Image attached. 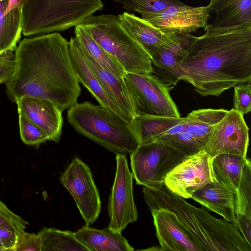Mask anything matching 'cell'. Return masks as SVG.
<instances>
[{"label":"cell","instance_id":"cell-1","mask_svg":"<svg viewBox=\"0 0 251 251\" xmlns=\"http://www.w3.org/2000/svg\"><path fill=\"white\" fill-rule=\"evenodd\" d=\"M5 84L13 102L23 96L47 99L62 112L77 102L81 93L68 42L57 32L20 42L15 50L13 73Z\"/></svg>","mask_w":251,"mask_h":251},{"label":"cell","instance_id":"cell-2","mask_svg":"<svg viewBox=\"0 0 251 251\" xmlns=\"http://www.w3.org/2000/svg\"><path fill=\"white\" fill-rule=\"evenodd\" d=\"M194 36L179 64L181 80L202 96L251 81V25Z\"/></svg>","mask_w":251,"mask_h":251},{"label":"cell","instance_id":"cell-3","mask_svg":"<svg viewBox=\"0 0 251 251\" xmlns=\"http://www.w3.org/2000/svg\"><path fill=\"white\" fill-rule=\"evenodd\" d=\"M145 201L150 210L173 212L188 234L202 251H251L237 227L225 219L211 215L205 207H197L160 183L144 186Z\"/></svg>","mask_w":251,"mask_h":251},{"label":"cell","instance_id":"cell-4","mask_svg":"<svg viewBox=\"0 0 251 251\" xmlns=\"http://www.w3.org/2000/svg\"><path fill=\"white\" fill-rule=\"evenodd\" d=\"M68 109V122L79 133L111 152L130 154L139 145L129 123L105 107L84 101Z\"/></svg>","mask_w":251,"mask_h":251},{"label":"cell","instance_id":"cell-5","mask_svg":"<svg viewBox=\"0 0 251 251\" xmlns=\"http://www.w3.org/2000/svg\"><path fill=\"white\" fill-rule=\"evenodd\" d=\"M103 6L101 0H25L22 33L27 36L62 31L82 24Z\"/></svg>","mask_w":251,"mask_h":251},{"label":"cell","instance_id":"cell-6","mask_svg":"<svg viewBox=\"0 0 251 251\" xmlns=\"http://www.w3.org/2000/svg\"><path fill=\"white\" fill-rule=\"evenodd\" d=\"M81 25L126 73L152 74L153 70L150 56L124 28L118 16L93 15Z\"/></svg>","mask_w":251,"mask_h":251},{"label":"cell","instance_id":"cell-7","mask_svg":"<svg viewBox=\"0 0 251 251\" xmlns=\"http://www.w3.org/2000/svg\"><path fill=\"white\" fill-rule=\"evenodd\" d=\"M227 111L211 108L193 110L174 127L171 133L160 134L153 142L167 145L186 156L193 155L203 149L214 126Z\"/></svg>","mask_w":251,"mask_h":251},{"label":"cell","instance_id":"cell-8","mask_svg":"<svg viewBox=\"0 0 251 251\" xmlns=\"http://www.w3.org/2000/svg\"><path fill=\"white\" fill-rule=\"evenodd\" d=\"M187 156L161 143L139 144L130 154L133 178L137 184L144 186L163 183L167 174Z\"/></svg>","mask_w":251,"mask_h":251},{"label":"cell","instance_id":"cell-9","mask_svg":"<svg viewBox=\"0 0 251 251\" xmlns=\"http://www.w3.org/2000/svg\"><path fill=\"white\" fill-rule=\"evenodd\" d=\"M123 78L136 116L180 117L170 89L153 75L126 73Z\"/></svg>","mask_w":251,"mask_h":251},{"label":"cell","instance_id":"cell-10","mask_svg":"<svg viewBox=\"0 0 251 251\" xmlns=\"http://www.w3.org/2000/svg\"><path fill=\"white\" fill-rule=\"evenodd\" d=\"M60 180L73 198L85 226L92 225L100 215L101 201L90 168L75 157Z\"/></svg>","mask_w":251,"mask_h":251},{"label":"cell","instance_id":"cell-11","mask_svg":"<svg viewBox=\"0 0 251 251\" xmlns=\"http://www.w3.org/2000/svg\"><path fill=\"white\" fill-rule=\"evenodd\" d=\"M116 171L109 198L108 227L121 232L130 223L137 221L138 214L133 191V176L126 155L116 154Z\"/></svg>","mask_w":251,"mask_h":251},{"label":"cell","instance_id":"cell-12","mask_svg":"<svg viewBox=\"0 0 251 251\" xmlns=\"http://www.w3.org/2000/svg\"><path fill=\"white\" fill-rule=\"evenodd\" d=\"M212 159L203 150L187 156L167 174L163 183L175 194L191 199L195 191L215 180Z\"/></svg>","mask_w":251,"mask_h":251},{"label":"cell","instance_id":"cell-13","mask_svg":"<svg viewBox=\"0 0 251 251\" xmlns=\"http://www.w3.org/2000/svg\"><path fill=\"white\" fill-rule=\"evenodd\" d=\"M249 130L244 115L232 108L214 126L202 150L212 158L223 153L246 157Z\"/></svg>","mask_w":251,"mask_h":251},{"label":"cell","instance_id":"cell-14","mask_svg":"<svg viewBox=\"0 0 251 251\" xmlns=\"http://www.w3.org/2000/svg\"><path fill=\"white\" fill-rule=\"evenodd\" d=\"M209 13L206 6L192 7L183 4L147 14L141 18L165 34H189L206 27Z\"/></svg>","mask_w":251,"mask_h":251},{"label":"cell","instance_id":"cell-15","mask_svg":"<svg viewBox=\"0 0 251 251\" xmlns=\"http://www.w3.org/2000/svg\"><path fill=\"white\" fill-rule=\"evenodd\" d=\"M193 36L191 34H164L161 46L151 56L152 75L170 90L181 80L179 64Z\"/></svg>","mask_w":251,"mask_h":251},{"label":"cell","instance_id":"cell-16","mask_svg":"<svg viewBox=\"0 0 251 251\" xmlns=\"http://www.w3.org/2000/svg\"><path fill=\"white\" fill-rule=\"evenodd\" d=\"M18 111H21L41 128L49 140L58 143L62 132V112L47 99L23 96L16 100Z\"/></svg>","mask_w":251,"mask_h":251},{"label":"cell","instance_id":"cell-17","mask_svg":"<svg viewBox=\"0 0 251 251\" xmlns=\"http://www.w3.org/2000/svg\"><path fill=\"white\" fill-rule=\"evenodd\" d=\"M151 211L162 251H202L180 225L173 212L164 209Z\"/></svg>","mask_w":251,"mask_h":251},{"label":"cell","instance_id":"cell-18","mask_svg":"<svg viewBox=\"0 0 251 251\" xmlns=\"http://www.w3.org/2000/svg\"><path fill=\"white\" fill-rule=\"evenodd\" d=\"M68 43L71 62L78 82L90 92L100 105L108 108L129 123L127 116L102 87L84 57L75 37H71Z\"/></svg>","mask_w":251,"mask_h":251},{"label":"cell","instance_id":"cell-19","mask_svg":"<svg viewBox=\"0 0 251 251\" xmlns=\"http://www.w3.org/2000/svg\"><path fill=\"white\" fill-rule=\"evenodd\" d=\"M208 11L216 18L205 29L223 30L251 25V0H210Z\"/></svg>","mask_w":251,"mask_h":251},{"label":"cell","instance_id":"cell-20","mask_svg":"<svg viewBox=\"0 0 251 251\" xmlns=\"http://www.w3.org/2000/svg\"><path fill=\"white\" fill-rule=\"evenodd\" d=\"M235 193L229 187L215 180L195 191L191 199L236 226Z\"/></svg>","mask_w":251,"mask_h":251},{"label":"cell","instance_id":"cell-21","mask_svg":"<svg viewBox=\"0 0 251 251\" xmlns=\"http://www.w3.org/2000/svg\"><path fill=\"white\" fill-rule=\"evenodd\" d=\"M79 47L87 63L100 81L102 87L117 103L127 116L130 123L131 120L136 116V114L124 78L116 76L101 67L86 53L80 46Z\"/></svg>","mask_w":251,"mask_h":251},{"label":"cell","instance_id":"cell-22","mask_svg":"<svg viewBox=\"0 0 251 251\" xmlns=\"http://www.w3.org/2000/svg\"><path fill=\"white\" fill-rule=\"evenodd\" d=\"M75 233L76 238L89 251H133L134 249L121 232L109 227L98 229L83 226Z\"/></svg>","mask_w":251,"mask_h":251},{"label":"cell","instance_id":"cell-23","mask_svg":"<svg viewBox=\"0 0 251 251\" xmlns=\"http://www.w3.org/2000/svg\"><path fill=\"white\" fill-rule=\"evenodd\" d=\"M118 16L124 28L139 43L151 58L161 46L164 33L134 14L125 12Z\"/></svg>","mask_w":251,"mask_h":251},{"label":"cell","instance_id":"cell-24","mask_svg":"<svg viewBox=\"0 0 251 251\" xmlns=\"http://www.w3.org/2000/svg\"><path fill=\"white\" fill-rule=\"evenodd\" d=\"M183 118L137 115L129 123L139 144L152 142L159 135L179 123Z\"/></svg>","mask_w":251,"mask_h":251},{"label":"cell","instance_id":"cell-25","mask_svg":"<svg viewBox=\"0 0 251 251\" xmlns=\"http://www.w3.org/2000/svg\"><path fill=\"white\" fill-rule=\"evenodd\" d=\"M250 160L247 157L228 153L216 156L212 161L215 180L236 192Z\"/></svg>","mask_w":251,"mask_h":251},{"label":"cell","instance_id":"cell-26","mask_svg":"<svg viewBox=\"0 0 251 251\" xmlns=\"http://www.w3.org/2000/svg\"><path fill=\"white\" fill-rule=\"evenodd\" d=\"M7 6L8 0H0V54L16 50L23 30L22 8Z\"/></svg>","mask_w":251,"mask_h":251},{"label":"cell","instance_id":"cell-27","mask_svg":"<svg viewBox=\"0 0 251 251\" xmlns=\"http://www.w3.org/2000/svg\"><path fill=\"white\" fill-rule=\"evenodd\" d=\"M75 38L82 49L101 67L116 76L123 77V67L91 37L81 25L75 26Z\"/></svg>","mask_w":251,"mask_h":251},{"label":"cell","instance_id":"cell-28","mask_svg":"<svg viewBox=\"0 0 251 251\" xmlns=\"http://www.w3.org/2000/svg\"><path fill=\"white\" fill-rule=\"evenodd\" d=\"M38 234L42 241V251H89L71 231L44 227Z\"/></svg>","mask_w":251,"mask_h":251},{"label":"cell","instance_id":"cell-29","mask_svg":"<svg viewBox=\"0 0 251 251\" xmlns=\"http://www.w3.org/2000/svg\"><path fill=\"white\" fill-rule=\"evenodd\" d=\"M235 215L237 220H251V163L245 169L240 185L236 190Z\"/></svg>","mask_w":251,"mask_h":251},{"label":"cell","instance_id":"cell-30","mask_svg":"<svg viewBox=\"0 0 251 251\" xmlns=\"http://www.w3.org/2000/svg\"><path fill=\"white\" fill-rule=\"evenodd\" d=\"M120 3L127 12H136L141 16L156 12L168 7L181 5L179 0H113Z\"/></svg>","mask_w":251,"mask_h":251},{"label":"cell","instance_id":"cell-31","mask_svg":"<svg viewBox=\"0 0 251 251\" xmlns=\"http://www.w3.org/2000/svg\"><path fill=\"white\" fill-rule=\"evenodd\" d=\"M21 140L25 144L37 145L49 140L47 135L23 113L18 111Z\"/></svg>","mask_w":251,"mask_h":251},{"label":"cell","instance_id":"cell-32","mask_svg":"<svg viewBox=\"0 0 251 251\" xmlns=\"http://www.w3.org/2000/svg\"><path fill=\"white\" fill-rule=\"evenodd\" d=\"M28 223L10 210L0 200V225L18 236L25 231Z\"/></svg>","mask_w":251,"mask_h":251},{"label":"cell","instance_id":"cell-33","mask_svg":"<svg viewBox=\"0 0 251 251\" xmlns=\"http://www.w3.org/2000/svg\"><path fill=\"white\" fill-rule=\"evenodd\" d=\"M241 83L234 86L233 109L243 115L251 111V83Z\"/></svg>","mask_w":251,"mask_h":251},{"label":"cell","instance_id":"cell-34","mask_svg":"<svg viewBox=\"0 0 251 251\" xmlns=\"http://www.w3.org/2000/svg\"><path fill=\"white\" fill-rule=\"evenodd\" d=\"M14 251H42V241L39 235L25 231L21 233Z\"/></svg>","mask_w":251,"mask_h":251},{"label":"cell","instance_id":"cell-35","mask_svg":"<svg viewBox=\"0 0 251 251\" xmlns=\"http://www.w3.org/2000/svg\"><path fill=\"white\" fill-rule=\"evenodd\" d=\"M14 68V53L7 51L0 54V84L10 79Z\"/></svg>","mask_w":251,"mask_h":251},{"label":"cell","instance_id":"cell-36","mask_svg":"<svg viewBox=\"0 0 251 251\" xmlns=\"http://www.w3.org/2000/svg\"><path fill=\"white\" fill-rule=\"evenodd\" d=\"M18 238L17 234L0 225V240L6 251H14Z\"/></svg>","mask_w":251,"mask_h":251},{"label":"cell","instance_id":"cell-37","mask_svg":"<svg viewBox=\"0 0 251 251\" xmlns=\"http://www.w3.org/2000/svg\"><path fill=\"white\" fill-rule=\"evenodd\" d=\"M25 0H8L7 10H10L13 8H20L22 6Z\"/></svg>","mask_w":251,"mask_h":251},{"label":"cell","instance_id":"cell-38","mask_svg":"<svg viewBox=\"0 0 251 251\" xmlns=\"http://www.w3.org/2000/svg\"><path fill=\"white\" fill-rule=\"evenodd\" d=\"M0 251H6L5 247L3 245V243L0 240Z\"/></svg>","mask_w":251,"mask_h":251}]
</instances>
